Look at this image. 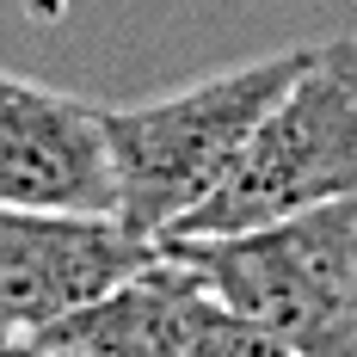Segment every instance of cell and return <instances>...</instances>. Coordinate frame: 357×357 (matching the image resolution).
Here are the masks:
<instances>
[{
	"instance_id": "obj_1",
	"label": "cell",
	"mask_w": 357,
	"mask_h": 357,
	"mask_svg": "<svg viewBox=\"0 0 357 357\" xmlns=\"http://www.w3.org/2000/svg\"><path fill=\"white\" fill-rule=\"evenodd\" d=\"M154 247L178 252L278 357H357V191L259 228Z\"/></svg>"
},
{
	"instance_id": "obj_2",
	"label": "cell",
	"mask_w": 357,
	"mask_h": 357,
	"mask_svg": "<svg viewBox=\"0 0 357 357\" xmlns=\"http://www.w3.org/2000/svg\"><path fill=\"white\" fill-rule=\"evenodd\" d=\"M314 43H296L278 56H252L222 74H204L191 86L154 93L136 105H105V148L117 178V215L160 241L185 210H197L215 191V178L234 167L252 123L289 86V74L308 62Z\"/></svg>"
},
{
	"instance_id": "obj_3",
	"label": "cell",
	"mask_w": 357,
	"mask_h": 357,
	"mask_svg": "<svg viewBox=\"0 0 357 357\" xmlns=\"http://www.w3.org/2000/svg\"><path fill=\"white\" fill-rule=\"evenodd\" d=\"M357 191V37H326L308 62L289 74V86L252 123L234 167L215 178V191L185 210L160 241L185 234H234L296 215L308 204H333Z\"/></svg>"
},
{
	"instance_id": "obj_4",
	"label": "cell",
	"mask_w": 357,
	"mask_h": 357,
	"mask_svg": "<svg viewBox=\"0 0 357 357\" xmlns=\"http://www.w3.org/2000/svg\"><path fill=\"white\" fill-rule=\"evenodd\" d=\"M25 351L43 357H278L241 314L222 308L178 252L154 247L130 278L50 321Z\"/></svg>"
},
{
	"instance_id": "obj_5",
	"label": "cell",
	"mask_w": 357,
	"mask_h": 357,
	"mask_svg": "<svg viewBox=\"0 0 357 357\" xmlns=\"http://www.w3.org/2000/svg\"><path fill=\"white\" fill-rule=\"evenodd\" d=\"M154 241L123 215L0 204V351H25L50 321L130 278Z\"/></svg>"
},
{
	"instance_id": "obj_6",
	"label": "cell",
	"mask_w": 357,
	"mask_h": 357,
	"mask_svg": "<svg viewBox=\"0 0 357 357\" xmlns=\"http://www.w3.org/2000/svg\"><path fill=\"white\" fill-rule=\"evenodd\" d=\"M0 204L117 215L105 105L0 68Z\"/></svg>"
}]
</instances>
